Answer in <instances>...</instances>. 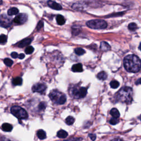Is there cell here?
<instances>
[{
    "mask_svg": "<svg viewBox=\"0 0 141 141\" xmlns=\"http://www.w3.org/2000/svg\"><path fill=\"white\" fill-rule=\"evenodd\" d=\"M110 87H111L112 88L116 89V88H117L119 87V86L120 85V83L117 81H112L110 82Z\"/></svg>",
    "mask_w": 141,
    "mask_h": 141,
    "instance_id": "484cf974",
    "label": "cell"
},
{
    "mask_svg": "<svg viewBox=\"0 0 141 141\" xmlns=\"http://www.w3.org/2000/svg\"><path fill=\"white\" fill-rule=\"evenodd\" d=\"M132 95V89L128 87H124L117 93V98L120 102L130 104L133 100Z\"/></svg>",
    "mask_w": 141,
    "mask_h": 141,
    "instance_id": "7a4b0ae2",
    "label": "cell"
},
{
    "mask_svg": "<svg viewBox=\"0 0 141 141\" xmlns=\"http://www.w3.org/2000/svg\"><path fill=\"white\" fill-rule=\"evenodd\" d=\"M97 77L99 79L102 80V81H104L107 77V74L104 71H102L99 73L97 75Z\"/></svg>",
    "mask_w": 141,
    "mask_h": 141,
    "instance_id": "d6986e66",
    "label": "cell"
},
{
    "mask_svg": "<svg viewBox=\"0 0 141 141\" xmlns=\"http://www.w3.org/2000/svg\"><path fill=\"white\" fill-rule=\"evenodd\" d=\"M123 14H124L123 12L117 13V15H116V14H114V15H109V16H107L106 17L108 18V17H115V16H120L123 15Z\"/></svg>",
    "mask_w": 141,
    "mask_h": 141,
    "instance_id": "1f68e13d",
    "label": "cell"
},
{
    "mask_svg": "<svg viewBox=\"0 0 141 141\" xmlns=\"http://www.w3.org/2000/svg\"><path fill=\"white\" fill-rule=\"evenodd\" d=\"M87 93V89L86 88L81 87L79 89H74L73 90V94L76 98H83L85 97Z\"/></svg>",
    "mask_w": 141,
    "mask_h": 141,
    "instance_id": "52a82bcc",
    "label": "cell"
},
{
    "mask_svg": "<svg viewBox=\"0 0 141 141\" xmlns=\"http://www.w3.org/2000/svg\"><path fill=\"white\" fill-rule=\"evenodd\" d=\"M128 28L129 30H130L131 31L134 32L137 29V25L135 23H131L128 25Z\"/></svg>",
    "mask_w": 141,
    "mask_h": 141,
    "instance_id": "d4e9b609",
    "label": "cell"
},
{
    "mask_svg": "<svg viewBox=\"0 0 141 141\" xmlns=\"http://www.w3.org/2000/svg\"><path fill=\"white\" fill-rule=\"evenodd\" d=\"M37 136L40 140H44L46 137V132L43 130H40L37 132Z\"/></svg>",
    "mask_w": 141,
    "mask_h": 141,
    "instance_id": "2e32d148",
    "label": "cell"
},
{
    "mask_svg": "<svg viewBox=\"0 0 141 141\" xmlns=\"http://www.w3.org/2000/svg\"><path fill=\"white\" fill-rule=\"evenodd\" d=\"M32 41V39L30 38H27L22 40V41H20V42L17 44V45L19 47V48H24V47L29 45L31 43V42Z\"/></svg>",
    "mask_w": 141,
    "mask_h": 141,
    "instance_id": "8fae6325",
    "label": "cell"
},
{
    "mask_svg": "<svg viewBox=\"0 0 141 141\" xmlns=\"http://www.w3.org/2000/svg\"><path fill=\"white\" fill-rule=\"evenodd\" d=\"M49 97L53 103L57 104H63L66 102V97L65 95L59 92L58 90H53L50 93Z\"/></svg>",
    "mask_w": 141,
    "mask_h": 141,
    "instance_id": "3957f363",
    "label": "cell"
},
{
    "mask_svg": "<svg viewBox=\"0 0 141 141\" xmlns=\"http://www.w3.org/2000/svg\"><path fill=\"white\" fill-rule=\"evenodd\" d=\"M123 65L126 70L129 72L136 73L139 72L141 70V60L135 55L126 56L123 60Z\"/></svg>",
    "mask_w": 141,
    "mask_h": 141,
    "instance_id": "6da1fadb",
    "label": "cell"
},
{
    "mask_svg": "<svg viewBox=\"0 0 141 141\" xmlns=\"http://www.w3.org/2000/svg\"><path fill=\"white\" fill-rule=\"evenodd\" d=\"M28 19V16L26 14L24 13H21L19 14L18 16L14 18L13 22H15L16 24H22L26 22Z\"/></svg>",
    "mask_w": 141,
    "mask_h": 141,
    "instance_id": "ba28073f",
    "label": "cell"
},
{
    "mask_svg": "<svg viewBox=\"0 0 141 141\" xmlns=\"http://www.w3.org/2000/svg\"><path fill=\"white\" fill-rule=\"evenodd\" d=\"M74 123V119L72 116H69L67 117L66 119V123L68 125H72Z\"/></svg>",
    "mask_w": 141,
    "mask_h": 141,
    "instance_id": "cb8c5ba5",
    "label": "cell"
},
{
    "mask_svg": "<svg viewBox=\"0 0 141 141\" xmlns=\"http://www.w3.org/2000/svg\"><path fill=\"white\" fill-rule=\"evenodd\" d=\"M87 26L93 29H104L107 27V22L103 19H93L87 22Z\"/></svg>",
    "mask_w": 141,
    "mask_h": 141,
    "instance_id": "277c9868",
    "label": "cell"
},
{
    "mask_svg": "<svg viewBox=\"0 0 141 141\" xmlns=\"http://www.w3.org/2000/svg\"><path fill=\"white\" fill-rule=\"evenodd\" d=\"M12 23V19L9 18L5 15H2L0 16V25L4 28H8Z\"/></svg>",
    "mask_w": 141,
    "mask_h": 141,
    "instance_id": "8992f818",
    "label": "cell"
},
{
    "mask_svg": "<svg viewBox=\"0 0 141 141\" xmlns=\"http://www.w3.org/2000/svg\"><path fill=\"white\" fill-rule=\"evenodd\" d=\"M89 137L90 138V139L92 141H95L96 139V136L94 134H89Z\"/></svg>",
    "mask_w": 141,
    "mask_h": 141,
    "instance_id": "836d02e7",
    "label": "cell"
},
{
    "mask_svg": "<svg viewBox=\"0 0 141 141\" xmlns=\"http://www.w3.org/2000/svg\"><path fill=\"white\" fill-rule=\"evenodd\" d=\"M48 6L50 7V8L53 9H55V10L60 11L62 9V6H61L60 4L56 3V2H54L53 1H49L48 2Z\"/></svg>",
    "mask_w": 141,
    "mask_h": 141,
    "instance_id": "30bf717a",
    "label": "cell"
},
{
    "mask_svg": "<svg viewBox=\"0 0 141 141\" xmlns=\"http://www.w3.org/2000/svg\"><path fill=\"white\" fill-rule=\"evenodd\" d=\"M4 64L7 66L11 67V66L13 65V62L12 60L9 59V58H7L4 60Z\"/></svg>",
    "mask_w": 141,
    "mask_h": 141,
    "instance_id": "4316f807",
    "label": "cell"
},
{
    "mask_svg": "<svg viewBox=\"0 0 141 141\" xmlns=\"http://www.w3.org/2000/svg\"><path fill=\"white\" fill-rule=\"evenodd\" d=\"M111 141H123L121 139H119V138H116V139H114L111 140Z\"/></svg>",
    "mask_w": 141,
    "mask_h": 141,
    "instance_id": "8d00e7d4",
    "label": "cell"
},
{
    "mask_svg": "<svg viewBox=\"0 0 141 141\" xmlns=\"http://www.w3.org/2000/svg\"><path fill=\"white\" fill-rule=\"evenodd\" d=\"M3 141H12L10 140H9L8 138H3Z\"/></svg>",
    "mask_w": 141,
    "mask_h": 141,
    "instance_id": "74e56055",
    "label": "cell"
},
{
    "mask_svg": "<svg viewBox=\"0 0 141 141\" xmlns=\"http://www.w3.org/2000/svg\"><path fill=\"white\" fill-rule=\"evenodd\" d=\"M7 41V36L4 34H1L0 35V44L4 45Z\"/></svg>",
    "mask_w": 141,
    "mask_h": 141,
    "instance_id": "7402d4cb",
    "label": "cell"
},
{
    "mask_svg": "<svg viewBox=\"0 0 141 141\" xmlns=\"http://www.w3.org/2000/svg\"><path fill=\"white\" fill-rule=\"evenodd\" d=\"M67 136H68V133L66 131L62 130H61L59 131H58V132L57 133V137L61 138H66L67 137Z\"/></svg>",
    "mask_w": 141,
    "mask_h": 141,
    "instance_id": "ffe728a7",
    "label": "cell"
},
{
    "mask_svg": "<svg viewBox=\"0 0 141 141\" xmlns=\"http://www.w3.org/2000/svg\"><path fill=\"white\" fill-rule=\"evenodd\" d=\"M22 79L20 77H16L12 81V83L15 86H20L22 84Z\"/></svg>",
    "mask_w": 141,
    "mask_h": 141,
    "instance_id": "44dd1931",
    "label": "cell"
},
{
    "mask_svg": "<svg viewBox=\"0 0 141 141\" xmlns=\"http://www.w3.org/2000/svg\"><path fill=\"white\" fill-rule=\"evenodd\" d=\"M46 106V104L45 103L41 102L39 105V109L41 110H44V109H45Z\"/></svg>",
    "mask_w": 141,
    "mask_h": 141,
    "instance_id": "f546056e",
    "label": "cell"
},
{
    "mask_svg": "<svg viewBox=\"0 0 141 141\" xmlns=\"http://www.w3.org/2000/svg\"><path fill=\"white\" fill-rule=\"evenodd\" d=\"M72 70L74 72H81L83 71V67L81 63H77L73 66Z\"/></svg>",
    "mask_w": 141,
    "mask_h": 141,
    "instance_id": "7c38bea8",
    "label": "cell"
},
{
    "mask_svg": "<svg viewBox=\"0 0 141 141\" xmlns=\"http://www.w3.org/2000/svg\"><path fill=\"white\" fill-rule=\"evenodd\" d=\"M119 123V120L117 119V118H114H114L111 119L109 121V123L111 124H112V125H115V124H116Z\"/></svg>",
    "mask_w": 141,
    "mask_h": 141,
    "instance_id": "f1b7e54d",
    "label": "cell"
},
{
    "mask_svg": "<svg viewBox=\"0 0 141 141\" xmlns=\"http://www.w3.org/2000/svg\"><path fill=\"white\" fill-rule=\"evenodd\" d=\"M110 115H111L112 117H114V118H119L120 116V114L119 110L116 109V108H113V109L111 110V111H110Z\"/></svg>",
    "mask_w": 141,
    "mask_h": 141,
    "instance_id": "9a60e30c",
    "label": "cell"
},
{
    "mask_svg": "<svg viewBox=\"0 0 141 141\" xmlns=\"http://www.w3.org/2000/svg\"><path fill=\"white\" fill-rule=\"evenodd\" d=\"M2 128L4 131H6V132H11V131L12 130L13 127L11 124L4 123L2 125Z\"/></svg>",
    "mask_w": 141,
    "mask_h": 141,
    "instance_id": "5bb4252c",
    "label": "cell"
},
{
    "mask_svg": "<svg viewBox=\"0 0 141 141\" xmlns=\"http://www.w3.org/2000/svg\"><path fill=\"white\" fill-rule=\"evenodd\" d=\"M2 3V0H0V4H1Z\"/></svg>",
    "mask_w": 141,
    "mask_h": 141,
    "instance_id": "f35d334b",
    "label": "cell"
},
{
    "mask_svg": "<svg viewBox=\"0 0 141 141\" xmlns=\"http://www.w3.org/2000/svg\"><path fill=\"white\" fill-rule=\"evenodd\" d=\"M111 47L109 44L105 41H102L100 44V49L103 51H107L110 50Z\"/></svg>",
    "mask_w": 141,
    "mask_h": 141,
    "instance_id": "4fadbf2b",
    "label": "cell"
},
{
    "mask_svg": "<svg viewBox=\"0 0 141 141\" xmlns=\"http://www.w3.org/2000/svg\"><path fill=\"white\" fill-rule=\"evenodd\" d=\"M46 86L44 84L37 83L33 86L32 90L34 92H38L40 93H43L45 91Z\"/></svg>",
    "mask_w": 141,
    "mask_h": 141,
    "instance_id": "9c48e42d",
    "label": "cell"
},
{
    "mask_svg": "<svg viewBox=\"0 0 141 141\" xmlns=\"http://www.w3.org/2000/svg\"><path fill=\"white\" fill-rule=\"evenodd\" d=\"M24 57H25V55H24V54H23V53H20V55H18V58L20 60L23 59Z\"/></svg>",
    "mask_w": 141,
    "mask_h": 141,
    "instance_id": "e575fe53",
    "label": "cell"
},
{
    "mask_svg": "<svg viewBox=\"0 0 141 141\" xmlns=\"http://www.w3.org/2000/svg\"><path fill=\"white\" fill-rule=\"evenodd\" d=\"M56 21L58 25H62L65 23V19L64 17L61 15H58L56 17Z\"/></svg>",
    "mask_w": 141,
    "mask_h": 141,
    "instance_id": "ac0fdd59",
    "label": "cell"
},
{
    "mask_svg": "<svg viewBox=\"0 0 141 141\" xmlns=\"http://www.w3.org/2000/svg\"><path fill=\"white\" fill-rule=\"evenodd\" d=\"M74 52L77 54V55L81 56V55H83V54L85 53L86 51H85V50H83V49L82 48H76V49H75Z\"/></svg>",
    "mask_w": 141,
    "mask_h": 141,
    "instance_id": "603a6c76",
    "label": "cell"
},
{
    "mask_svg": "<svg viewBox=\"0 0 141 141\" xmlns=\"http://www.w3.org/2000/svg\"><path fill=\"white\" fill-rule=\"evenodd\" d=\"M43 25H44V23L43 22V21H40V22L38 23V24H37V30H39L41 28H43Z\"/></svg>",
    "mask_w": 141,
    "mask_h": 141,
    "instance_id": "4dcf8cb0",
    "label": "cell"
},
{
    "mask_svg": "<svg viewBox=\"0 0 141 141\" xmlns=\"http://www.w3.org/2000/svg\"><path fill=\"white\" fill-rule=\"evenodd\" d=\"M11 56L13 58H16L18 57V54L16 52H13L11 53Z\"/></svg>",
    "mask_w": 141,
    "mask_h": 141,
    "instance_id": "d6a6232c",
    "label": "cell"
},
{
    "mask_svg": "<svg viewBox=\"0 0 141 141\" xmlns=\"http://www.w3.org/2000/svg\"><path fill=\"white\" fill-rule=\"evenodd\" d=\"M34 50V49L33 47L30 46L27 47V48L25 49V52L27 54H28V55H29V54H31L33 53Z\"/></svg>",
    "mask_w": 141,
    "mask_h": 141,
    "instance_id": "83f0119b",
    "label": "cell"
},
{
    "mask_svg": "<svg viewBox=\"0 0 141 141\" xmlns=\"http://www.w3.org/2000/svg\"><path fill=\"white\" fill-rule=\"evenodd\" d=\"M140 81H141V78H139L138 79V81H136V85H139V84H140V83H141Z\"/></svg>",
    "mask_w": 141,
    "mask_h": 141,
    "instance_id": "d590c367",
    "label": "cell"
},
{
    "mask_svg": "<svg viewBox=\"0 0 141 141\" xmlns=\"http://www.w3.org/2000/svg\"><path fill=\"white\" fill-rule=\"evenodd\" d=\"M11 112L14 116L19 119H26L28 117V114L25 110L18 106L12 107Z\"/></svg>",
    "mask_w": 141,
    "mask_h": 141,
    "instance_id": "5b68a950",
    "label": "cell"
},
{
    "mask_svg": "<svg viewBox=\"0 0 141 141\" xmlns=\"http://www.w3.org/2000/svg\"><path fill=\"white\" fill-rule=\"evenodd\" d=\"M7 13H8V16H13V15H17V14L19 13V10H18V9L17 8L13 7V8H11L10 9H9Z\"/></svg>",
    "mask_w": 141,
    "mask_h": 141,
    "instance_id": "e0dca14e",
    "label": "cell"
}]
</instances>
